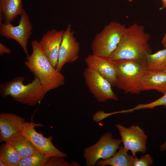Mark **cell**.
I'll use <instances>...</instances> for the list:
<instances>
[{"mask_svg":"<svg viewBox=\"0 0 166 166\" xmlns=\"http://www.w3.org/2000/svg\"><path fill=\"white\" fill-rule=\"evenodd\" d=\"M151 36L142 25L135 23L126 28L117 49L109 58L112 61L120 62L144 59L152 53L148 41Z\"/></svg>","mask_w":166,"mask_h":166,"instance_id":"cell-1","label":"cell"},{"mask_svg":"<svg viewBox=\"0 0 166 166\" xmlns=\"http://www.w3.org/2000/svg\"><path fill=\"white\" fill-rule=\"evenodd\" d=\"M31 45L32 53L27 56L24 64L38 78L45 92L63 85L64 76L51 64L39 42L34 40Z\"/></svg>","mask_w":166,"mask_h":166,"instance_id":"cell-2","label":"cell"},{"mask_svg":"<svg viewBox=\"0 0 166 166\" xmlns=\"http://www.w3.org/2000/svg\"><path fill=\"white\" fill-rule=\"evenodd\" d=\"M25 77L19 76L0 85L2 97H11L14 101L24 105L33 106L40 103L46 93L36 77L32 81L25 85Z\"/></svg>","mask_w":166,"mask_h":166,"instance_id":"cell-3","label":"cell"},{"mask_svg":"<svg viewBox=\"0 0 166 166\" xmlns=\"http://www.w3.org/2000/svg\"><path fill=\"white\" fill-rule=\"evenodd\" d=\"M115 62L116 86L125 93H140L141 81L147 70L144 58Z\"/></svg>","mask_w":166,"mask_h":166,"instance_id":"cell-4","label":"cell"},{"mask_svg":"<svg viewBox=\"0 0 166 166\" xmlns=\"http://www.w3.org/2000/svg\"><path fill=\"white\" fill-rule=\"evenodd\" d=\"M126 27L116 21L111 22L97 34L91 44L92 54L109 58L117 49Z\"/></svg>","mask_w":166,"mask_h":166,"instance_id":"cell-5","label":"cell"},{"mask_svg":"<svg viewBox=\"0 0 166 166\" xmlns=\"http://www.w3.org/2000/svg\"><path fill=\"white\" fill-rule=\"evenodd\" d=\"M122 143L121 139H114L112 133L106 132L94 144L83 150L84 158L87 166H94L100 159H108L116 153Z\"/></svg>","mask_w":166,"mask_h":166,"instance_id":"cell-6","label":"cell"},{"mask_svg":"<svg viewBox=\"0 0 166 166\" xmlns=\"http://www.w3.org/2000/svg\"><path fill=\"white\" fill-rule=\"evenodd\" d=\"M19 24L14 26L11 23H3L0 21V34L8 39H14L21 46L24 53L29 56L27 45L33 29L30 18L24 10L20 15Z\"/></svg>","mask_w":166,"mask_h":166,"instance_id":"cell-7","label":"cell"},{"mask_svg":"<svg viewBox=\"0 0 166 166\" xmlns=\"http://www.w3.org/2000/svg\"><path fill=\"white\" fill-rule=\"evenodd\" d=\"M40 123H36L32 120L30 122L25 121L22 130L25 136L32 143L39 152L49 157H67V155L57 149L53 144L51 136L46 138L35 129L36 127H43Z\"/></svg>","mask_w":166,"mask_h":166,"instance_id":"cell-8","label":"cell"},{"mask_svg":"<svg viewBox=\"0 0 166 166\" xmlns=\"http://www.w3.org/2000/svg\"><path fill=\"white\" fill-rule=\"evenodd\" d=\"M83 75L89 91L98 102H105L109 99L118 100L110 82L95 70L87 67L84 70Z\"/></svg>","mask_w":166,"mask_h":166,"instance_id":"cell-9","label":"cell"},{"mask_svg":"<svg viewBox=\"0 0 166 166\" xmlns=\"http://www.w3.org/2000/svg\"><path fill=\"white\" fill-rule=\"evenodd\" d=\"M121 137L122 142L126 150L130 151L132 155L136 156L138 152L145 153L147 137L144 130L138 125H132L126 127L120 124L115 125Z\"/></svg>","mask_w":166,"mask_h":166,"instance_id":"cell-10","label":"cell"},{"mask_svg":"<svg viewBox=\"0 0 166 166\" xmlns=\"http://www.w3.org/2000/svg\"><path fill=\"white\" fill-rule=\"evenodd\" d=\"M80 45L69 24L64 31L60 46L56 69L60 71L66 63L73 62L79 57Z\"/></svg>","mask_w":166,"mask_h":166,"instance_id":"cell-11","label":"cell"},{"mask_svg":"<svg viewBox=\"0 0 166 166\" xmlns=\"http://www.w3.org/2000/svg\"><path fill=\"white\" fill-rule=\"evenodd\" d=\"M64 31L56 29L48 31L39 42L45 55L55 68L58 63L59 52Z\"/></svg>","mask_w":166,"mask_h":166,"instance_id":"cell-12","label":"cell"},{"mask_svg":"<svg viewBox=\"0 0 166 166\" xmlns=\"http://www.w3.org/2000/svg\"><path fill=\"white\" fill-rule=\"evenodd\" d=\"M87 67L97 71L104 78L108 81L113 86H116V70L115 62L109 58L89 54L85 58Z\"/></svg>","mask_w":166,"mask_h":166,"instance_id":"cell-13","label":"cell"},{"mask_svg":"<svg viewBox=\"0 0 166 166\" xmlns=\"http://www.w3.org/2000/svg\"><path fill=\"white\" fill-rule=\"evenodd\" d=\"M25 120L11 113L0 114V142H5L14 134L22 131Z\"/></svg>","mask_w":166,"mask_h":166,"instance_id":"cell-14","label":"cell"},{"mask_svg":"<svg viewBox=\"0 0 166 166\" xmlns=\"http://www.w3.org/2000/svg\"><path fill=\"white\" fill-rule=\"evenodd\" d=\"M155 90L166 93V72L147 70L141 81L140 90Z\"/></svg>","mask_w":166,"mask_h":166,"instance_id":"cell-15","label":"cell"},{"mask_svg":"<svg viewBox=\"0 0 166 166\" xmlns=\"http://www.w3.org/2000/svg\"><path fill=\"white\" fill-rule=\"evenodd\" d=\"M5 142L15 148L21 159L40 152L22 131L14 134Z\"/></svg>","mask_w":166,"mask_h":166,"instance_id":"cell-16","label":"cell"},{"mask_svg":"<svg viewBox=\"0 0 166 166\" xmlns=\"http://www.w3.org/2000/svg\"><path fill=\"white\" fill-rule=\"evenodd\" d=\"M22 0H0V19L4 23H11L24 10Z\"/></svg>","mask_w":166,"mask_h":166,"instance_id":"cell-17","label":"cell"},{"mask_svg":"<svg viewBox=\"0 0 166 166\" xmlns=\"http://www.w3.org/2000/svg\"><path fill=\"white\" fill-rule=\"evenodd\" d=\"M128 152L121 145L114 155L106 160H98L96 165L99 166H132L134 156L130 155Z\"/></svg>","mask_w":166,"mask_h":166,"instance_id":"cell-18","label":"cell"},{"mask_svg":"<svg viewBox=\"0 0 166 166\" xmlns=\"http://www.w3.org/2000/svg\"><path fill=\"white\" fill-rule=\"evenodd\" d=\"M144 59L148 70L163 71L166 65V48L147 54Z\"/></svg>","mask_w":166,"mask_h":166,"instance_id":"cell-19","label":"cell"},{"mask_svg":"<svg viewBox=\"0 0 166 166\" xmlns=\"http://www.w3.org/2000/svg\"><path fill=\"white\" fill-rule=\"evenodd\" d=\"M5 142L0 147V160L6 166H18L21 159L19 154L13 146Z\"/></svg>","mask_w":166,"mask_h":166,"instance_id":"cell-20","label":"cell"},{"mask_svg":"<svg viewBox=\"0 0 166 166\" xmlns=\"http://www.w3.org/2000/svg\"><path fill=\"white\" fill-rule=\"evenodd\" d=\"M50 157L40 152L22 158L18 166H45Z\"/></svg>","mask_w":166,"mask_h":166,"instance_id":"cell-21","label":"cell"},{"mask_svg":"<svg viewBox=\"0 0 166 166\" xmlns=\"http://www.w3.org/2000/svg\"><path fill=\"white\" fill-rule=\"evenodd\" d=\"M160 106H166V93L164 94L162 97L153 102L146 104H139L134 108L128 110V112L130 113L136 110L146 109H152Z\"/></svg>","mask_w":166,"mask_h":166,"instance_id":"cell-22","label":"cell"},{"mask_svg":"<svg viewBox=\"0 0 166 166\" xmlns=\"http://www.w3.org/2000/svg\"><path fill=\"white\" fill-rule=\"evenodd\" d=\"M78 163L73 161L68 162L64 158L57 156L50 157L45 166H80Z\"/></svg>","mask_w":166,"mask_h":166,"instance_id":"cell-23","label":"cell"},{"mask_svg":"<svg viewBox=\"0 0 166 166\" xmlns=\"http://www.w3.org/2000/svg\"><path fill=\"white\" fill-rule=\"evenodd\" d=\"M153 163L152 157L149 154H146L139 159L134 157L132 166H150Z\"/></svg>","mask_w":166,"mask_h":166,"instance_id":"cell-24","label":"cell"},{"mask_svg":"<svg viewBox=\"0 0 166 166\" xmlns=\"http://www.w3.org/2000/svg\"><path fill=\"white\" fill-rule=\"evenodd\" d=\"M11 53V51L9 48L6 47L2 43H0V55L3 56L5 53L9 54Z\"/></svg>","mask_w":166,"mask_h":166,"instance_id":"cell-25","label":"cell"},{"mask_svg":"<svg viewBox=\"0 0 166 166\" xmlns=\"http://www.w3.org/2000/svg\"><path fill=\"white\" fill-rule=\"evenodd\" d=\"M160 150L161 152L166 150V140L160 147Z\"/></svg>","mask_w":166,"mask_h":166,"instance_id":"cell-26","label":"cell"},{"mask_svg":"<svg viewBox=\"0 0 166 166\" xmlns=\"http://www.w3.org/2000/svg\"><path fill=\"white\" fill-rule=\"evenodd\" d=\"M161 42L164 48H166V32L162 38Z\"/></svg>","mask_w":166,"mask_h":166,"instance_id":"cell-27","label":"cell"},{"mask_svg":"<svg viewBox=\"0 0 166 166\" xmlns=\"http://www.w3.org/2000/svg\"><path fill=\"white\" fill-rule=\"evenodd\" d=\"M163 7H166V0H161Z\"/></svg>","mask_w":166,"mask_h":166,"instance_id":"cell-28","label":"cell"},{"mask_svg":"<svg viewBox=\"0 0 166 166\" xmlns=\"http://www.w3.org/2000/svg\"><path fill=\"white\" fill-rule=\"evenodd\" d=\"M0 166H6V165L3 162L0 160Z\"/></svg>","mask_w":166,"mask_h":166,"instance_id":"cell-29","label":"cell"},{"mask_svg":"<svg viewBox=\"0 0 166 166\" xmlns=\"http://www.w3.org/2000/svg\"><path fill=\"white\" fill-rule=\"evenodd\" d=\"M163 71H164L166 72V65L165 66V68H164L163 70Z\"/></svg>","mask_w":166,"mask_h":166,"instance_id":"cell-30","label":"cell"},{"mask_svg":"<svg viewBox=\"0 0 166 166\" xmlns=\"http://www.w3.org/2000/svg\"><path fill=\"white\" fill-rule=\"evenodd\" d=\"M127 1L129 2H132L133 0H127Z\"/></svg>","mask_w":166,"mask_h":166,"instance_id":"cell-31","label":"cell"}]
</instances>
